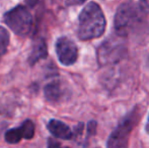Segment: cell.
Wrapping results in <instances>:
<instances>
[{"label":"cell","mask_w":149,"mask_h":148,"mask_svg":"<svg viewBox=\"0 0 149 148\" xmlns=\"http://www.w3.org/2000/svg\"><path fill=\"white\" fill-rule=\"evenodd\" d=\"M106 18L100 6L95 2L86 4L78 17V38L81 41L97 39L106 31Z\"/></svg>","instance_id":"1"},{"label":"cell","mask_w":149,"mask_h":148,"mask_svg":"<svg viewBox=\"0 0 149 148\" xmlns=\"http://www.w3.org/2000/svg\"><path fill=\"white\" fill-rule=\"evenodd\" d=\"M141 108L134 107L132 111H130L119 122L118 126L116 127L113 133L110 135L107 142V146L112 148L126 147L128 145L130 135L133 129L137 126L141 119Z\"/></svg>","instance_id":"2"},{"label":"cell","mask_w":149,"mask_h":148,"mask_svg":"<svg viewBox=\"0 0 149 148\" xmlns=\"http://www.w3.org/2000/svg\"><path fill=\"white\" fill-rule=\"evenodd\" d=\"M143 14L138 6L132 3H123L120 5L117 9L114 20L117 35L121 37L128 36V34L132 32L142 20Z\"/></svg>","instance_id":"3"},{"label":"cell","mask_w":149,"mask_h":148,"mask_svg":"<svg viewBox=\"0 0 149 148\" xmlns=\"http://www.w3.org/2000/svg\"><path fill=\"white\" fill-rule=\"evenodd\" d=\"M4 22L15 35L28 37L33 31V17L24 5H17L4 14Z\"/></svg>","instance_id":"4"},{"label":"cell","mask_w":149,"mask_h":148,"mask_svg":"<svg viewBox=\"0 0 149 148\" xmlns=\"http://www.w3.org/2000/svg\"><path fill=\"white\" fill-rule=\"evenodd\" d=\"M118 35V38H110L104 41L97 49V62L100 66L118 63L126 57V44Z\"/></svg>","instance_id":"5"},{"label":"cell","mask_w":149,"mask_h":148,"mask_svg":"<svg viewBox=\"0 0 149 148\" xmlns=\"http://www.w3.org/2000/svg\"><path fill=\"white\" fill-rule=\"evenodd\" d=\"M56 54L62 65L71 66L77 61L78 49L74 42L67 37H61L56 42Z\"/></svg>","instance_id":"6"},{"label":"cell","mask_w":149,"mask_h":148,"mask_svg":"<svg viewBox=\"0 0 149 148\" xmlns=\"http://www.w3.org/2000/svg\"><path fill=\"white\" fill-rule=\"evenodd\" d=\"M44 94L50 103H59L64 99L65 88L63 87L62 82L59 80L52 81L48 83L44 88Z\"/></svg>","instance_id":"7"},{"label":"cell","mask_w":149,"mask_h":148,"mask_svg":"<svg viewBox=\"0 0 149 148\" xmlns=\"http://www.w3.org/2000/svg\"><path fill=\"white\" fill-rule=\"evenodd\" d=\"M48 130L51 132L54 137L62 140H70L73 137V132L71 129L67 126L65 123L61 122L59 120H51L47 125Z\"/></svg>","instance_id":"8"},{"label":"cell","mask_w":149,"mask_h":148,"mask_svg":"<svg viewBox=\"0 0 149 148\" xmlns=\"http://www.w3.org/2000/svg\"><path fill=\"white\" fill-rule=\"evenodd\" d=\"M47 55H48V51H47V46H46L45 41L44 40H39L33 45V50L31 52V55L29 57V62L33 66L41 59H44V58L47 57Z\"/></svg>","instance_id":"9"},{"label":"cell","mask_w":149,"mask_h":148,"mask_svg":"<svg viewBox=\"0 0 149 148\" xmlns=\"http://www.w3.org/2000/svg\"><path fill=\"white\" fill-rule=\"evenodd\" d=\"M4 138H5L6 142L9 143V144H16V143H18L22 138H24V133L22 126L18 127V128H13L6 131Z\"/></svg>","instance_id":"10"},{"label":"cell","mask_w":149,"mask_h":148,"mask_svg":"<svg viewBox=\"0 0 149 148\" xmlns=\"http://www.w3.org/2000/svg\"><path fill=\"white\" fill-rule=\"evenodd\" d=\"M9 34L7 30L3 26H0V58L5 54L9 45Z\"/></svg>","instance_id":"11"},{"label":"cell","mask_w":149,"mask_h":148,"mask_svg":"<svg viewBox=\"0 0 149 148\" xmlns=\"http://www.w3.org/2000/svg\"><path fill=\"white\" fill-rule=\"evenodd\" d=\"M22 128L24 133V139L30 140V139L33 138V135H35V124H33V121L31 120L24 121L22 125Z\"/></svg>","instance_id":"12"},{"label":"cell","mask_w":149,"mask_h":148,"mask_svg":"<svg viewBox=\"0 0 149 148\" xmlns=\"http://www.w3.org/2000/svg\"><path fill=\"white\" fill-rule=\"evenodd\" d=\"M138 7L144 14L149 13V0H139Z\"/></svg>","instance_id":"13"},{"label":"cell","mask_w":149,"mask_h":148,"mask_svg":"<svg viewBox=\"0 0 149 148\" xmlns=\"http://www.w3.org/2000/svg\"><path fill=\"white\" fill-rule=\"evenodd\" d=\"M95 130H96V122L95 121H90L88 124H87V133H88V135L95 134Z\"/></svg>","instance_id":"14"},{"label":"cell","mask_w":149,"mask_h":148,"mask_svg":"<svg viewBox=\"0 0 149 148\" xmlns=\"http://www.w3.org/2000/svg\"><path fill=\"white\" fill-rule=\"evenodd\" d=\"M85 1L86 0H66V4L67 5H80Z\"/></svg>","instance_id":"15"},{"label":"cell","mask_w":149,"mask_h":148,"mask_svg":"<svg viewBox=\"0 0 149 148\" xmlns=\"http://www.w3.org/2000/svg\"><path fill=\"white\" fill-rule=\"evenodd\" d=\"M60 143L57 141H54L53 139H49V143H48V146L49 147H58L60 146Z\"/></svg>","instance_id":"16"},{"label":"cell","mask_w":149,"mask_h":148,"mask_svg":"<svg viewBox=\"0 0 149 148\" xmlns=\"http://www.w3.org/2000/svg\"><path fill=\"white\" fill-rule=\"evenodd\" d=\"M145 131L146 133L149 135V115H148V119H147V122H146V126H145Z\"/></svg>","instance_id":"17"}]
</instances>
